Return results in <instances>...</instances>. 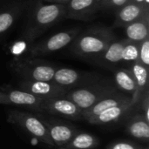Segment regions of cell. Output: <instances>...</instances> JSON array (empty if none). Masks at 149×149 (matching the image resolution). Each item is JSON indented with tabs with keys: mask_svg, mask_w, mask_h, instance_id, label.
Instances as JSON below:
<instances>
[{
	"mask_svg": "<svg viewBox=\"0 0 149 149\" xmlns=\"http://www.w3.org/2000/svg\"><path fill=\"white\" fill-rule=\"evenodd\" d=\"M114 39V34L110 28L93 27L79 33L71 43V51L80 58L94 61Z\"/></svg>",
	"mask_w": 149,
	"mask_h": 149,
	"instance_id": "6da1fadb",
	"label": "cell"
},
{
	"mask_svg": "<svg viewBox=\"0 0 149 149\" xmlns=\"http://www.w3.org/2000/svg\"><path fill=\"white\" fill-rule=\"evenodd\" d=\"M65 17V4L40 1L28 15L24 37L35 41L46 30Z\"/></svg>",
	"mask_w": 149,
	"mask_h": 149,
	"instance_id": "7a4b0ae2",
	"label": "cell"
},
{
	"mask_svg": "<svg viewBox=\"0 0 149 149\" xmlns=\"http://www.w3.org/2000/svg\"><path fill=\"white\" fill-rule=\"evenodd\" d=\"M117 92L119 90L116 88L113 81L101 78L92 84L70 90L65 94V97L73 101L83 113L100 100Z\"/></svg>",
	"mask_w": 149,
	"mask_h": 149,
	"instance_id": "3957f363",
	"label": "cell"
},
{
	"mask_svg": "<svg viewBox=\"0 0 149 149\" xmlns=\"http://www.w3.org/2000/svg\"><path fill=\"white\" fill-rule=\"evenodd\" d=\"M7 120L41 143L53 147L48 135L46 125L40 116L29 112L11 110L8 113Z\"/></svg>",
	"mask_w": 149,
	"mask_h": 149,
	"instance_id": "277c9868",
	"label": "cell"
},
{
	"mask_svg": "<svg viewBox=\"0 0 149 149\" xmlns=\"http://www.w3.org/2000/svg\"><path fill=\"white\" fill-rule=\"evenodd\" d=\"M10 67L24 80L39 81H52L57 69L49 62L31 57L13 60Z\"/></svg>",
	"mask_w": 149,
	"mask_h": 149,
	"instance_id": "5b68a950",
	"label": "cell"
},
{
	"mask_svg": "<svg viewBox=\"0 0 149 149\" xmlns=\"http://www.w3.org/2000/svg\"><path fill=\"white\" fill-rule=\"evenodd\" d=\"M101 78L102 77L96 72L78 71L65 67L56 69L52 81L70 91L96 82Z\"/></svg>",
	"mask_w": 149,
	"mask_h": 149,
	"instance_id": "8992f818",
	"label": "cell"
},
{
	"mask_svg": "<svg viewBox=\"0 0 149 149\" xmlns=\"http://www.w3.org/2000/svg\"><path fill=\"white\" fill-rule=\"evenodd\" d=\"M80 31L81 28L77 27L68 31L58 32L38 44H33L31 49L30 50L29 55L31 57H37L61 50L70 45Z\"/></svg>",
	"mask_w": 149,
	"mask_h": 149,
	"instance_id": "52a82bcc",
	"label": "cell"
},
{
	"mask_svg": "<svg viewBox=\"0 0 149 149\" xmlns=\"http://www.w3.org/2000/svg\"><path fill=\"white\" fill-rule=\"evenodd\" d=\"M42 113H50L71 120H83L82 110L65 96L44 100Z\"/></svg>",
	"mask_w": 149,
	"mask_h": 149,
	"instance_id": "ba28073f",
	"label": "cell"
},
{
	"mask_svg": "<svg viewBox=\"0 0 149 149\" xmlns=\"http://www.w3.org/2000/svg\"><path fill=\"white\" fill-rule=\"evenodd\" d=\"M44 121L46 125L49 138L55 148L65 147L79 131L74 125L58 119H48Z\"/></svg>",
	"mask_w": 149,
	"mask_h": 149,
	"instance_id": "9c48e42d",
	"label": "cell"
},
{
	"mask_svg": "<svg viewBox=\"0 0 149 149\" xmlns=\"http://www.w3.org/2000/svg\"><path fill=\"white\" fill-rule=\"evenodd\" d=\"M18 87L21 90L26 91L41 99H51L55 97L65 96L69 90L58 86L52 81L39 80H24L18 83Z\"/></svg>",
	"mask_w": 149,
	"mask_h": 149,
	"instance_id": "30bf717a",
	"label": "cell"
},
{
	"mask_svg": "<svg viewBox=\"0 0 149 149\" xmlns=\"http://www.w3.org/2000/svg\"><path fill=\"white\" fill-rule=\"evenodd\" d=\"M101 10V0H70L65 4L67 18L87 21Z\"/></svg>",
	"mask_w": 149,
	"mask_h": 149,
	"instance_id": "8fae6325",
	"label": "cell"
},
{
	"mask_svg": "<svg viewBox=\"0 0 149 149\" xmlns=\"http://www.w3.org/2000/svg\"><path fill=\"white\" fill-rule=\"evenodd\" d=\"M1 89L4 93L9 105L42 113V105L45 99H41L21 89H13L10 86L1 87Z\"/></svg>",
	"mask_w": 149,
	"mask_h": 149,
	"instance_id": "7c38bea8",
	"label": "cell"
},
{
	"mask_svg": "<svg viewBox=\"0 0 149 149\" xmlns=\"http://www.w3.org/2000/svg\"><path fill=\"white\" fill-rule=\"evenodd\" d=\"M134 109V106L132 103H127L108 108L100 114L86 120L91 125H107L111 123H116L126 118Z\"/></svg>",
	"mask_w": 149,
	"mask_h": 149,
	"instance_id": "4fadbf2b",
	"label": "cell"
},
{
	"mask_svg": "<svg viewBox=\"0 0 149 149\" xmlns=\"http://www.w3.org/2000/svg\"><path fill=\"white\" fill-rule=\"evenodd\" d=\"M127 103H132V98L119 91L115 93L105 97L104 99L97 102L95 105H93L92 107L84 111L82 113L83 120H86L89 118H93L108 108L127 104Z\"/></svg>",
	"mask_w": 149,
	"mask_h": 149,
	"instance_id": "5bb4252c",
	"label": "cell"
},
{
	"mask_svg": "<svg viewBox=\"0 0 149 149\" xmlns=\"http://www.w3.org/2000/svg\"><path fill=\"white\" fill-rule=\"evenodd\" d=\"M148 67L145 66L139 60L129 65V70L134 79L136 92L132 97V104L135 106L144 93L148 91Z\"/></svg>",
	"mask_w": 149,
	"mask_h": 149,
	"instance_id": "9a60e30c",
	"label": "cell"
},
{
	"mask_svg": "<svg viewBox=\"0 0 149 149\" xmlns=\"http://www.w3.org/2000/svg\"><path fill=\"white\" fill-rule=\"evenodd\" d=\"M125 131L134 139L148 143L149 141V122L140 113H136L127 118L125 123Z\"/></svg>",
	"mask_w": 149,
	"mask_h": 149,
	"instance_id": "2e32d148",
	"label": "cell"
},
{
	"mask_svg": "<svg viewBox=\"0 0 149 149\" xmlns=\"http://www.w3.org/2000/svg\"><path fill=\"white\" fill-rule=\"evenodd\" d=\"M148 14H149L148 8L129 2L117 10L115 24L118 26H126Z\"/></svg>",
	"mask_w": 149,
	"mask_h": 149,
	"instance_id": "e0dca14e",
	"label": "cell"
},
{
	"mask_svg": "<svg viewBox=\"0 0 149 149\" xmlns=\"http://www.w3.org/2000/svg\"><path fill=\"white\" fill-rule=\"evenodd\" d=\"M126 39L113 40L107 50L93 62L106 66H113L122 62V52Z\"/></svg>",
	"mask_w": 149,
	"mask_h": 149,
	"instance_id": "ac0fdd59",
	"label": "cell"
},
{
	"mask_svg": "<svg viewBox=\"0 0 149 149\" xmlns=\"http://www.w3.org/2000/svg\"><path fill=\"white\" fill-rule=\"evenodd\" d=\"M113 83L116 88L131 98L136 92V85L134 79L129 68H118L113 73Z\"/></svg>",
	"mask_w": 149,
	"mask_h": 149,
	"instance_id": "d6986e66",
	"label": "cell"
},
{
	"mask_svg": "<svg viewBox=\"0 0 149 149\" xmlns=\"http://www.w3.org/2000/svg\"><path fill=\"white\" fill-rule=\"evenodd\" d=\"M124 27L127 39L136 43L143 41L149 38V14Z\"/></svg>",
	"mask_w": 149,
	"mask_h": 149,
	"instance_id": "ffe728a7",
	"label": "cell"
},
{
	"mask_svg": "<svg viewBox=\"0 0 149 149\" xmlns=\"http://www.w3.org/2000/svg\"><path fill=\"white\" fill-rule=\"evenodd\" d=\"M24 8V3H17L10 6V8L0 10V37H2L9 30L11 29L14 24L17 21Z\"/></svg>",
	"mask_w": 149,
	"mask_h": 149,
	"instance_id": "44dd1931",
	"label": "cell"
},
{
	"mask_svg": "<svg viewBox=\"0 0 149 149\" xmlns=\"http://www.w3.org/2000/svg\"><path fill=\"white\" fill-rule=\"evenodd\" d=\"M100 145L99 138L90 133L78 131L65 147L71 149H94Z\"/></svg>",
	"mask_w": 149,
	"mask_h": 149,
	"instance_id": "7402d4cb",
	"label": "cell"
},
{
	"mask_svg": "<svg viewBox=\"0 0 149 149\" xmlns=\"http://www.w3.org/2000/svg\"><path fill=\"white\" fill-rule=\"evenodd\" d=\"M34 44V41H31L24 37L18 38L17 40H14L8 47L9 53L13 57V60H17L20 58H23L24 56L30 52V50L31 49L32 45Z\"/></svg>",
	"mask_w": 149,
	"mask_h": 149,
	"instance_id": "603a6c76",
	"label": "cell"
},
{
	"mask_svg": "<svg viewBox=\"0 0 149 149\" xmlns=\"http://www.w3.org/2000/svg\"><path fill=\"white\" fill-rule=\"evenodd\" d=\"M139 59V43L126 39L122 52V62H128L129 65Z\"/></svg>",
	"mask_w": 149,
	"mask_h": 149,
	"instance_id": "cb8c5ba5",
	"label": "cell"
},
{
	"mask_svg": "<svg viewBox=\"0 0 149 149\" xmlns=\"http://www.w3.org/2000/svg\"><path fill=\"white\" fill-rule=\"evenodd\" d=\"M141 64L149 68V38L139 43V59Z\"/></svg>",
	"mask_w": 149,
	"mask_h": 149,
	"instance_id": "d4e9b609",
	"label": "cell"
},
{
	"mask_svg": "<svg viewBox=\"0 0 149 149\" xmlns=\"http://www.w3.org/2000/svg\"><path fill=\"white\" fill-rule=\"evenodd\" d=\"M143 146L136 143L135 141L122 140L111 143L107 149H143Z\"/></svg>",
	"mask_w": 149,
	"mask_h": 149,
	"instance_id": "484cf974",
	"label": "cell"
},
{
	"mask_svg": "<svg viewBox=\"0 0 149 149\" xmlns=\"http://www.w3.org/2000/svg\"><path fill=\"white\" fill-rule=\"evenodd\" d=\"M130 0H101V10H116L129 3Z\"/></svg>",
	"mask_w": 149,
	"mask_h": 149,
	"instance_id": "4316f807",
	"label": "cell"
},
{
	"mask_svg": "<svg viewBox=\"0 0 149 149\" xmlns=\"http://www.w3.org/2000/svg\"><path fill=\"white\" fill-rule=\"evenodd\" d=\"M0 105H9L7 98H6L4 93L2 91L1 87H0Z\"/></svg>",
	"mask_w": 149,
	"mask_h": 149,
	"instance_id": "83f0119b",
	"label": "cell"
},
{
	"mask_svg": "<svg viewBox=\"0 0 149 149\" xmlns=\"http://www.w3.org/2000/svg\"><path fill=\"white\" fill-rule=\"evenodd\" d=\"M130 2L141 4V5L149 9V0H130Z\"/></svg>",
	"mask_w": 149,
	"mask_h": 149,
	"instance_id": "f1b7e54d",
	"label": "cell"
},
{
	"mask_svg": "<svg viewBox=\"0 0 149 149\" xmlns=\"http://www.w3.org/2000/svg\"><path fill=\"white\" fill-rule=\"evenodd\" d=\"M46 3H62V4H66L70 0H42Z\"/></svg>",
	"mask_w": 149,
	"mask_h": 149,
	"instance_id": "f546056e",
	"label": "cell"
},
{
	"mask_svg": "<svg viewBox=\"0 0 149 149\" xmlns=\"http://www.w3.org/2000/svg\"><path fill=\"white\" fill-rule=\"evenodd\" d=\"M57 149H71V148H65V147H63V148H58Z\"/></svg>",
	"mask_w": 149,
	"mask_h": 149,
	"instance_id": "4dcf8cb0",
	"label": "cell"
},
{
	"mask_svg": "<svg viewBox=\"0 0 149 149\" xmlns=\"http://www.w3.org/2000/svg\"><path fill=\"white\" fill-rule=\"evenodd\" d=\"M143 149H148V147H144V148H143Z\"/></svg>",
	"mask_w": 149,
	"mask_h": 149,
	"instance_id": "1f68e13d",
	"label": "cell"
}]
</instances>
